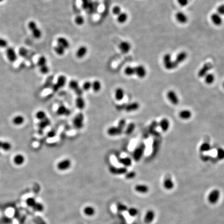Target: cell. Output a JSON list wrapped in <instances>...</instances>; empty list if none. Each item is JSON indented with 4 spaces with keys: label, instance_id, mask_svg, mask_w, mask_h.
Segmentation results:
<instances>
[{
    "label": "cell",
    "instance_id": "49",
    "mask_svg": "<svg viewBox=\"0 0 224 224\" xmlns=\"http://www.w3.org/2000/svg\"><path fill=\"white\" fill-rule=\"evenodd\" d=\"M117 209L120 212H125L128 210V207L125 204L122 203H118L117 204Z\"/></svg>",
    "mask_w": 224,
    "mask_h": 224
},
{
    "label": "cell",
    "instance_id": "62",
    "mask_svg": "<svg viewBox=\"0 0 224 224\" xmlns=\"http://www.w3.org/2000/svg\"><path fill=\"white\" fill-rule=\"evenodd\" d=\"M75 91V92L76 94H77V95H78V96H81V95H82V94H83V89H82L80 87H79L77 89H76V90Z\"/></svg>",
    "mask_w": 224,
    "mask_h": 224
},
{
    "label": "cell",
    "instance_id": "18",
    "mask_svg": "<svg viewBox=\"0 0 224 224\" xmlns=\"http://www.w3.org/2000/svg\"><path fill=\"white\" fill-rule=\"evenodd\" d=\"M175 17L177 21L180 24H186L187 22V16H186V14L184 13L183 12H177L175 15Z\"/></svg>",
    "mask_w": 224,
    "mask_h": 224
},
{
    "label": "cell",
    "instance_id": "1",
    "mask_svg": "<svg viewBox=\"0 0 224 224\" xmlns=\"http://www.w3.org/2000/svg\"><path fill=\"white\" fill-rule=\"evenodd\" d=\"M163 62L164 68L168 70H173L178 67V64L175 62L174 60H172L171 55L170 54H166L163 58Z\"/></svg>",
    "mask_w": 224,
    "mask_h": 224
},
{
    "label": "cell",
    "instance_id": "54",
    "mask_svg": "<svg viewBox=\"0 0 224 224\" xmlns=\"http://www.w3.org/2000/svg\"><path fill=\"white\" fill-rule=\"evenodd\" d=\"M92 88V83L91 82L87 81L85 82L83 86V89L85 91H88L90 89Z\"/></svg>",
    "mask_w": 224,
    "mask_h": 224
},
{
    "label": "cell",
    "instance_id": "51",
    "mask_svg": "<svg viewBox=\"0 0 224 224\" xmlns=\"http://www.w3.org/2000/svg\"><path fill=\"white\" fill-rule=\"evenodd\" d=\"M217 157L219 160L224 159V149L222 148H219L217 150Z\"/></svg>",
    "mask_w": 224,
    "mask_h": 224
},
{
    "label": "cell",
    "instance_id": "20",
    "mask_svg": "<svg viewBox=\"0 0 224 224\" xmlns=\"http://www.w3.org/2000/svg\"><path fill=\"white\" fill-rule=\"evenodd\" d=\"M71 112L70 109H68L67 107H66L65 106L61 105L58 107L57 110V114L59 116H69Z\"/></svg>",
    "mask_w": 224,
    "mask_h": 224
},
{
    "label": "cell",
    "instance_id": "3",
    "mask_svg": "<svg viewBox=\"0 0 224 224\" xmlns=\"http://www.w3.org/2000/svg\"><path fill=\"white\" fill-rule=\"evenodd\" d=\"M28 26L29 30L31 31L32 34L34 38L39 39L42 37V32L38 28L37 24L35 21H30L28 24Z\"/></svg>",
    "mask_w": 224,
    "mask_h": 224
},
{
    "label": "cell",
    "instance_id": "4",
    "mask_svg": "<svg viewBox=\"0 0 224 224\" xmlns=\"http://www.w3.org/2000/svg\"><path fill=\"white\" fill-rule=\"evenodd\" d=\"M84 116L82 113H78L74 118L73 124L74 127L77 129H81L83 127Z\"/></svg>",
    "mask_w": 224,
    "mask_h": 224
},
{
    "label": "cell",
    "instance_id": "26",
    "mask_svg": "<svg viewBox=\"0 0 224 224\" xmlns=\"http://www.w3.org/2000/svg\"><path fill=\"white\" fill-rule=\"evenodd\" d=\"M136 191L141 193H147L149 190V188L147 185L143 184H138L136 185L134 188Z\"/></svg>",
    "mask_w": 224,
    "mask_h": 224
},
{
    "label": "cell",
    "instance_id": "47",
    "mask_svg": "<svg viewBox=\"0 0 224 224\" xmlns=\"http://www.w3.org/2000/svg\"><path fill=\"white\" fill-rule=\"evenodd\" d=\"M36 117L39 120H43L45 118L47 117H46V114L44 111H39L37 112L36 114Z\"/></svg>",
    "mask_w": 224,
    "mask_h": 224
},
{
    "label": "cell",
    "instance_id": "28",
    "mask_svg": "<svg viewBox=\"0 0 224 224\" xmlns=\"http://www.w3.org/2000/svg\"><path fill=\"white\" fill-rule=\"evenodd\" d=\"M50 121L48 118H45L43 120H40V122L38 124V127L39 128V130L41 131V132L42 130L44 129L45 127H46L50 125Z\"/></svg>",
    "mask_w": 224,
    "mask_h": 224
},
{
    "label": "cell",
    "instance_id": "33",
    "mask_svg": "<svg viewBox=\"0 0 224 224\" xmlns=\"http://www.w3.org/2000/svg\"><path fill=\"white\" fill-rule=\"evenodd\" d=\"M25 160L24 157L23 155L18 154L15 156L14 158V162L15 164L17 165H21L23 164Z\"/></svg>",
    "mask_w": 224,
    "mask_h": 224
},
{
    "label": "cell",
    "instance_id": "22",
    "mask_svg": "<svg viewBox=\"0 0 224 224\" xmlns=\"http://www.w3.org/2000/svg\"><path fill=\"white\" fill-rule=\"evenodd\" d=\"M159 125L163 132H166L169 128V121L167 118H163L160 120Z\"/></svg>",
    "mask_w": 224,
    "mask_h": 224
},
{
    "label": "cell",
    "instance_id": "13",
    "mask_svg": "<svg viewBox=\"0 0 224 224\" xmlns=\"http://www.w3.org/2000/svg\"><path fill=\"white\" fill-rule=\"evenodd\" d=\"M123 130L118 127H109L107 131V134L110 136H119L123 133Z\"/></svg>",
    "mask_w": 224,
    "mask_h": 224
},
{
    "label": "cell",
    "instance_id": "64",
    "mask_svg": "<svg viewBox=\"0 0 224 224\" xmlns=\"http://www.w3.org/2000/svg\"><path fill=\"white\" fill-rule=\"evenodd\" d=\"M4 1V0H0V3H1V2H2Z\"/></svg>",
    "mask_w": 224,
    "mask_h": 224
},
{
    "label": "cell",
    "instance_id": "39",
    "mask_svg": "<svg viewBox=\"0 0 224 224\" xmlns=\"http://www.w3.org/2000/svg\"><path fill=\"white\" fill-rule=\"evenodd\" d=\"M92 88L94 92H98L101 89V83L99 81H94L92 83Z\"/></svg>",
    "mask_w": 224,
    "mask_h": 224
},
{
    "label": "cell",
    "instance_id": "42",
    "mask_svg": "<svg viewBox=\"0 0 224 224\" xmlns=\"http://www.w3.org/2000/svg\"><path fill=\"white\" fill-rule=\"evenodd\" d=\"M24 118L22 116H17L14 118L13 123L16 125H20L24 122Z\"/></svg>",
    "mask_w": 224,
    "mask_h": 224
},
{
    "label": "cell",
    "instance_id": "16",
    "mask_svg": "<svg viewBox=\"0 0 224 224\" xmlns=\"http://www.w3.org/2000/svg\"><path fill=\"white\" fill-rule=\"evenodd\" d=\"M160 145V141L158 139H155L152 146V152H151V156L155 157L156 156L157 154L158 153L159 148Z\"/></svg>",
    "mask_w": 224,
    "mask_h": 224
},
{
    "label": "cell",
    "instance_id": "25",
    "mask_svg": "<svg viewBox=\"0 0 224 224\" xmlns=\"http://www.w3.org/2000/svg\"><path fill=\"white\" fill-rule=\"evenodd\" d=\"M88 52V49L86 46H81L78 48L76 52V56L78 58H82L86 56Z\"/></svg>",
    "mask_w": 224,
    "mask_h": 224
},
{
    "label": "cell",
    "instance_id": "59",
    "mask_svg": "<svg viewBox=\"0 0 224 224\" xmlns=\"http://www.w3.org/2000/svg\"><path fill=\"white\" fill-rule=\"evenodd\" d=\"M39 69H40V72L42 74H47V73H48V72L50 71L49 68L48 67V66L47 65L43 66L42 67H40Z\"/></svg>",
    "mask_w": 224,
    "mask_h": 224
},
{
    "label": "cell",
    "instance_id": "23",
    "mask_svg": "<svg viewBox=\"0 0 224 224\" xmlns=\"http://www.w3.org/2000/svg\"><path fill=\"white\" fill-rule=\"evenodd\" d=\"M57 41L58 45L61 46L65 50L68 49L70 47V43L68 41V39H66L64 37H60L58 38Z\"/></svg>",
    "mask_w": 224,
    "mask_h": 224
},
{
    "label": "cell",
    "instance_id": "48",
    "mask_svg": "<svg viewBox=\"0 0 224 224\" xmlns=\"http://www.w3.org/2000/svg\"><path fill=\"white\" fill-rule=\"evenodd\" d=\"M127 211L128 214L132 217L136 216L138 213V210L135 208H130L128 209Z\"/></svg>",
    "mask_w": 224,
    "mask_h": 224
},
{
    "label": "cell",
    "instance_id": "6",
    "mask_svg": "<svg viewBox=\"0 0 224 224\" xmlns=\"http://www.w3.org/2000/svg\"><path fill=\"white\" fill-rule=\"evenodd\" d=\"M109 172L113 175L125 174L127 172V169L126 167H117L111 166L109 168Z\"/></svg>",
    "mask_w": 224,
    "mask_h": 224
},
{
    "label": "cell",
    "instance_id": "45",
    "mask_svg": "<svg viewBox=\"0 0 224 224\" xmlns=\"http://www.w3.org/2000/svg\"><path fill=\"white\" fill-rule=\"evenodd\" d=\"M47 65V59L44 56H41L39 57L37 61V65L40 67Z\"/></svg>",
    "mask_w": 224,
    "mask_h": 224
},
{
    "label": "cell",
    "instance_id": "11",
    "mask_svg": "<svg viewBox=\"0 0 224 224\" xmlns=\"http://www.w3.org/2000/svg\"><path fill=\"white\" fill-rule=\"evenodd\" d=\"M146 70L143 65H138L135 68V74L139 78H144L146 75Z\"/></svg>",
    "mask_w": 224,
    "mask_h": 224
},
{
    "label": "cell",
    "instance_id": "53",
    "mask_svg": "<svg viewBox=\"0 0 224 224\" xmlns=\"http://www.w3.org/2000/svg\"><path fill=\"white\" fill-rule=\"evenodd\" d=\"M75 22L77 24V25L81 26L84 23V19L82 16H77L75 19Z\"/></svg>",
    "mask_w": 224,
    "mask_h": 224
},
{
    "label": "cell",
    "instance_id": "58",
    "mask_svg": "<svg viewBox=\"0 0 224 224\" xmlns=\"http://www.w3.org/2000/svg\"><path fill=\"white\" fill-rule=\"evenodd\" d=\"M8 46V42L4 39L0 38V48H6Z\"/></svg>",
    "mask_w": 224,
    "mask_h": 224
},
{
    "label": "cell",
    "instance_id": "43",
    "mask_svg": "<svg viewBox=\"0 0 224 224\" xmlns=\"http://www.w3.org/2000/svg\"><path fill=\"white\" fill-rule=\"evenodd\" d=\"M54 50H55V52L57 54V55H59V56H62L65 52V49L59 45H57L54 48Z\"/></svg>",
    "mask_w": 224,
    "mask_h": 224
},
{
    "label": "cell",
    "instance_id": "40",
    "mask_svg": "<svg viewBox=\"0 0 224 224\" xmlns=\"http://www.w3.org/2000/svg\"><path fill=\"white\" fill-rule=\"evenodd\" d=\"M33 210L36 212H42L44 210V206L43 204L39 202H36V203L34 204V206L32 207Z\"/></svg>",
    "mask_w": 224,
    "mask_h": 224
},
{
    "label": "cell",
    "instance_id": "10",
    "mask_svg": "<svg viewBox=\"0 0 224 224\" xmlns=\"http://www.w3.org/2000/svg\"><path fill=\"white\" fill-rule=\"evenodd\" d=\"M158 125H159L158 123H157L156 120L153 121L149 126V134H151L153 136L158 137L160 135L159 132L156 130V128Z\"/></svg>",
    "mask_w": 224,
    "mask_h": 224
},
{
    "label": "cell",
    "instance_id": "44",
    "mask_svg": "<svg viewBox=\"0 0 224 224\" xmlns=\"http://www.w3.org/2000/svg\"><path fill=\"white\" fill-rule=\"evenodd\" d=\"M69 87L74 91H75L76 89H77L79 87L78 82L75 80H72L70 81L69 84Z\"/></svg>",
    "mask_w": 224,
    "mask_h": 224
},
{
    "label": "cell",
    "instance_id": "63",
    "mask_svg": "<svg viewBox=\"0 0 224 224\" xmlns=\"http://www.w3.org/2000/svg\"><path fill=\"white\" fill-rule=\"evenodd\" d=\"M56 132L54 130L50 131L48 133V136L49 138H53L56 136Z\"/></svg>",
    "mask_w": 224,
    "mask_h": 224
},
{
    "label": "cell",
    "instance_id": "2",
    "mask_svg": "<svg viewBox=\"0 0 224 224\" xmlns=\"http://www.w3.org/2000/svg\"><path fill=\"white\" fill-rule=\"evenodd\" d=\"M146 145L144 143L140 144L133 151V158L136 162H138L141 160L143 156L144 153L145 151Z\"/></svg>",
    "mask_w": 224,
    "mask_h": 224
},
{
    "label": "cell",
    "instance_id": "27",
    "mask_svg": "<svg viewBox=\"0 0 224 224\" xmlns=\"http://www.w3.org/2000/svg\"><path fill=\"white\" fill-rule=\"evenodd\" d=\"M125 96V91L122 88H118L115 92V96L117 101L122 100Z\"/></svg>",
    "mask_w": 224,
    "mask_h": 224
},
{
    "label": "cell",
    "instance_id": "38",
    "mask_svg": "<svg viewBox=\"0 0 224 224\" xmlns=\"http://www.w3.org/2000/svg\"><path fill=\"white\" fill-rule=\"evenodd\" d=\"M204 77L206 83L208 85L212 84L215 80V76L212 73H208Z\"/></svg>",
    "mask_w": 224,
    "mask_h": 224
},
{
    "label": "cell",
    "instance_id": "57",
    "mask_svg": "<svg viewBox=\"0 0 224 224\" xmlns=\"http://www.w3.org/2000/svg\"><path fill=\"white\" fill-rule=\"evenodd\" d=\"M19 54L21 57H26V55L28 54V50L24 48H21L19 49Z\"/></svg>",
    "mask_w": 224,
    "mask_h": 224
},
{
    "label": "cell",
    "instance_id": "31",
    "mask_svg": "<svg viewBox=\"0 0 224 224\" xmlns=\"http://www.w3.org/2000/svg\"><path fill=\"white\" fill-rule=\"evenodd\" d=\"M174 183L171 179H167L164 182V186L167 190H171L174 187Z\"/></svg>",
    "mask_w": 224,
    "mask_h": 224
},
{
    "label": "cell",
    "instance_id": "55",
    "mask_svg": "<svg viewBox=\"0 0 224 224\" xmlns=\"http://www.w3.org/2000/svg\"><path fill=\"white\" fill-rule=\"evenodd\" d=\"M126 125V120L125 119H121L118 123L117 127L118 128H120L121 129L124 130Z\"/></svg>",
    "mask_w": 224,
    "mask_h": 224
},
{
    "label": "cell",
    "instance_id": "61",
    "mask_svg": "<svg viewBox=\"0 0 224 224\" xmlns=\"http://www.w3.org/2000/svg\"><path fill=\"white\" fill-rule=\"evenodd\" d=\"M177 2L182 6L187 5L188 3V0H177Z\"/></svg>",
    "mask_w": 224,
    "mask_h": 224
},
{
    "label": "cell",
    "instance_id": "41",
    "mask_svg": "<svg viewBox=\"0 0 224 224\" xmlns=\"http://www.w3.org/2000/svg\"><path fill=\"white\" fill-rule=\"evenodd\" d=\"M125 73L126 75L131 76L135 74V68L132 67H128L126 68L125 70Z\"/></svg>",
    "mask_w": 224,
    "mask_h": 224
},
{
    "label": "cell",
    "instance_id": "35",
    "mask_svg": "<svg viewBox=\"0 0 224 224\" xmlns=\"http://www.w3.org/2000/svg\"><path fill=\"white\" fill-rule=\"evenodd\" d=\"M136 125L133 123H130L128 124L125 130V133L127 135H130L133 133V131L135 130Z\"/></svg>",
    "mask_w": 224,
    "mask_h": 224
},
{
    "label": "cell",
    "instance_id": "8",
    "mask_svg": "<svg viewBox=\"0 0 224 224\" xmlns=\"http://www.w3.org/2000/svg\"><path fill=\"white\" fill-rule=\"evenodd\" d=\"M71 162L69 159H64L58 163L57 168L60 171H64L70 168Z\"/></svg>",
    "mask_w": 224,
    "mask_h": 224
},
{
    "label": "cell",
    "instance_id": "7",
    "mask_svg": "<svg viewBox=\"0 0 224 224\" xmlns=\"http://www.w3.org/2000/svg\"><path fill=\"white\" fill-rule=\"evenodd\" d=\"M6 54L8 60L11 62H14L17 59V56L16 52L12 47H8L7 48Z\"/></svg>",
    "mask_w": 224,
    "mask_h": 224
},
{
    "label": "cell",
    "instance_id": "56",
    "mask_svg": "<svg viewBox=\"0 0 224 224\" xmlns=\"http://www.w3.org/2000/svg\"><path fill=\"white\" fill-rule=\"evenodd\" d=\"M112 12L114 15L118 16L122 13V10L119 6H115L113 8Z\"/></svg>",
    "mask_w": 224,
    "mask_h": 224
},
{
    "label": "cell",
    "instance_id": "52",
    "mask_svg": "<svg viewBox=\"0 0 224 224\" xmlns=\"http://www.w3.org/2000/svg\"><path fill=\"white\" fill-rule=\"evenodd\" d=\"M136 172L134 171H130V172H127L125 174V177L128 180H131L133 179L136 176Z\"/></svg>",
    "mask_w": 224,
    "mask_h": 224
},
{
    "label": "cell",
    "instance_id": "32",
    "mask_svg": "<svg viewBox=\"0 0 224 224\" xmlns=\"http://www.w3.org/2000/svg\"><path fill=\"white\" fill-rule=\"evenodd\" d=\"M67 81V78L64 76H60L58 78L57 81L56 83V85L58 87V88L60 89L61 87H63V86L65 85Z\"/></svg>",
    "mask_w": 224,
    "mask_h": 224
},
{
    "label": "cell",
    "instance_id": "60",
    "mask_svg": "<svg viewBox=\"0 0 224 224\" xmlns=\"http://www.w3.org/2000/svg\"><path fill=\"white\" fill-rule=\"evenodd\" d=\"M217 13L221 15H224V4L219 6L217 8Z\"/></svg>",
    "mask_w": 224,
    "mask_h": 224
},
{
    "label": "cell",
    "instance_id": "21",
    "mask_svg": "<svg viewBox=\"0 0 224 224\" xmlns=\"http://www.w3.org/2000/svg\"><path fill=\"white\" fill-rule=\"evenodd\" d=\"M187 57V54L186 52H180L176 56V59L174 60L175 62L178 65H179L180 63L184 62L186 59Z\"/></svg>",
    "mask_w": 224,
    "mask_h": 224
},
{
    "label": "cell",
    "instance_id": "9",
    "mask_svg": "<svg viewBox=\"0 0 224 224\" xmlns=\"http://www.w3.org/2000/svg\"><path fill=\"white\" fill-rule=\"evenodd\" d=\"M167 97L172 104L176 105L179 103V99L175 92L173 90H170L167 93Z\"/></svg>",
    "mask_w": 224,
    "mask_h": 224
},
{
    "label": "cell",
    "instance_id": "24",
    "mask_svg": "<svg viewBox=\"0 0 224 224\" xmlns=\"http://www.w3.org/2000/svg\"><path fill=\"white\" fill-rule=\"evenodd\" d=\"M118 162L121 164L124 165L125 167H130L132 164V159L130 157H124V158H119L118 159Z\"/></svg>",
    "mask_w": 224,
    "mask_h": 224
},
{
    "label": "cell",
    "instance_id": "30",
    "mask_svg": "<svg viewBox=\"0 0 224 224\" xmlns=\"http://www.w3.org/2000/svg\"><path fill=\"white\" fill-rule=\"evenodd\" d=\"M76 106L78 109H83L85 107V101L81 96H79L76 99Z\"/></svg>",
    "mask_w": 224,
    "mask_h": 224
},
{
    "label": "cell",
    "instance_id": "37",
    "mask_svg": "<svg viewBox=\"0 0 224 224\" xmlns=\"http://www.w3.org/2000/svg\"><path fill=\"white\" fill-rule=\"evenodd\" d=\"M12 148V145L7 142H2L0 141V149H3L5 151H8Z\"/></svg>",
    "mask_w": 224,
    "mask_h": 224
},
{
    "label": "cell",
    "instance_id": "50",
    "mask_svg": "<svg viewBox=\"0 0 224 224\" xmlns=\"http://www.w3.org/2000/svg\"><path fill=\"white\" fill-rule=\"evenodd\" d=\"M37 201L33 197H30V198H28L26 200V204L27 206L29 207L32 208L34 204L36 203Z\"/></svg>",
    "mask_w": 224,
    "mask_h": 224
},
{
    "label": "cell",
    "instance_id": "19",
    "mask_svg": "<svg viewBox=\"0 0 224 224\" xmlns=\"http://www.w3.org/2000/svg\"><path fill=\"white\" fill-rule=\"evenodd\" d=\"M140 105L138 102H132L129 104H126L124 109H125L126 112H133L138 109Z\"/></svg>",
    "mask_w": 224,
    "mask_h": 224
},
{
    "label": "cell",
    "instance_id": "5",
    "mask_svg": "<svg viewBox=\"0 0 224 224\" xmlns=\"http://www.w3.org/2000/svg\"><path fill=\"white\" fill-rule=\"evenodd\" d=\"M220 197V191L218 189H214L209 193L208 200L211 204H215L219 201Z\"/></svg>",
    "mask_w": 224,
    "mask_h": 224
},
{
    "label": "cell",
    "instance_id": "15",
    "mask_svg": "<svg viewBox=\"0 0 224 224\" xmlns=\"http://www.w3.org/2000/svg\"><path fill=\"white\" fill-rule=\"evenodd\" d=\"M212 68V65L209 63H206L203 65V67L198 72V76L199 77H203L208 73V71Z\"/></svg>",
    "mask_w": 224,
    "mask_h": 224
},
{
    "label": "cell",
    "instance_id": "17",
    "mask_svg": "<svg viewBox=\"0 0 224 224\" xmlns=\"http://www.w3.org/2000/svg\"><path fill=\"white\" fill-rule=\"evenodd\" d=\"M155 216V212L153 210H149L147 211L144 217V222L147 224L151 223L154 221Z\"/></svg>",
    "mask_w": 224,
    "mask_h": 224
},
{
    "label": "cell",
    "instance_id": "29",
    "mask_svg": "<svg viewBox=\"0 0 224 224\" xmlns=\"http://www.w3.org/2000/svg\"><path fill=\"white\" fill-rule=\"evenodd\" d=\"M191 112L188 109H184L181 111L179 113V116L183 119H188L191 117Z\"/></svg>",
    "mask_w": 224,
    "mask_h": 224
},
{
    "label": "cell",
    "instance_id": "46",
    "mask_svg": "<svg viewBox=\"0 0 224 224\" xmlns=\"http://www.w3.org/2000/svg\"><path fill=\"white\" fill-rule=\"evenodd\" d=\"M211 149L210 144L208 143H204L200 147V151L202 152L208 151Z\"/></svg>",
    "mask_w": 224,
    "mask_h": 224
},
{
    "label": "cell",
    "instance_id": "34",
    "mask_svg": "<svg viewBox=\"0 0 224 224\" xmlns=\"http://www.w3.org/2000/svg\"><path fill=\"white\" fill-rule=\"evenodd\" d=\"M83 212L87 216H91L95 213V210L92 206H87L83 209Z\"/></svg>",
    "mask_w": 224,
    "mask_h": 224
},
{
    "label": "cell",
    "instance_id": "36",
    "mask_svg": "<svg viewBox=\"0 0 224 224\" xmlns=\"http://www.w3.org/2000/svg\"><path fill=\"white\" fill-rule=\"evenodd\" d=\"M127 19H128V15L126 13L122 12L117 17L118 22L120 24L125 23Z\"/></svg>",
    "mask_w": 224,
    "mask_h": 224
},
{
    "label": "cell",
    "instance_id": "14",
    "mask_svg": "<svg viewBox=\"0 0 224 224\" xmlns=\"http://www.w3.org/2000/svg\"><path fill=\"white\" fill-rule=\"evenodd\" d=\"M211 21L215 26H219L223 23V19L218 13H214L211 16Z\"/></svg>",
    "mask_w": 224,
    "mask_h": 224
},
{
    "label": "cell",
    "instance_id": "12",
    "mask_svg": "<svg viewBox=\"0 0 224 224\" xmlns=\"http://www.w3.org/2000/svg\"><path fill=\"white\" fill-rule=\"evenodd\" d=\"M119 48L120 51L124 54H127L130 52L131 46L130 43L127 41H123L119 45Z\"/></svg>",
    "mask_w": 224,
    "mask_h": 224
}]
</instances>
